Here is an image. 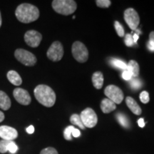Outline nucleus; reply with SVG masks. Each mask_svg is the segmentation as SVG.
I'll return each instance as SVG.
<instances>
[{"instance_id":"c85d7f7f","label":"nucleus","mask_w":154,"mask_h":154,"mask_svg":"<svg viewBox=\"0 0 154 154\" xmlns=\"http://www.w3.org/2000/svg\"><path fill=\"white\" fill-rule=\"evenodd\" d=\"M40 154H59L57 150L54 148L52 147H48L42 150L40 152Z\"/></svg>"},{"instance_id":"e433bc0d","label":"nucleus","mask_w":154,"mask_h":154,"mask_svg":"<svg viewBox=\"0 0 154 154\" xmlns=\"http://www.w3.org/2000/svg\"><path fill=\"white\" fill-rule=\"evenodd\" d=\"M149 40H151L154 42V32H151L149 34Z\"/></svg>"},{"instance_id":"6ab92c4d","label":"nucleus","mask_w":154,"mask_h":154,"mask_svg":"<svg viewBox=\"0 0 154 154\" xmlns=\"http://www.w3.org/2000/svg\"><path fill=\"white\" fill-rule=\"evenodd\" d=\"M126 70L129 71L131 73L133 78H136L139 75L140 68L138 63L134 60H131L127 64V68Z\"/></svg>"},{"instance_id":"f257e3e1","label":"nucleus","mask_w":154,"mask_h":154,"mask_svg":"<svg viewBox=\"0 0 154 154\" xmlns=\"http://www.w3.org/2000/svg\"><path fill=\"white\" fill-rule=\"evenodd\" d=\"M15 15L19 22L28 24L37 20L39 17V10L33 5L24 3L17 7Z\"/></svg>"},{"instance_id":"dca6fc26","label":"nucleus","mask_w":154,"mask_h":154,"mask_svg":"<svg viewBox=\"0 0 154 154\" xmlns=\"http://www.w3.org/2000/svg\"><path fill=\"white\" fill-rule=\"evenodd\" d=\"M92 83L96 89H101L103 85V75L101 72H96L92 75Z\"/></svg>"},{"instance_id":"ddd939ff","label":"nucleus","mask_w":154,"mask_h":154,"mask_svg":"<svg viewBox=\"0 0 154 154\" xmlns=\"http://www.w3.org/2000/svg\"><path fill=\"white\" fill-rule=\"evenodd\" d=\"M18 151V146L13 140H0V153H5L9 151L11 153H15Z\"/></svg>"},{"instance_id":"4c0bfd02","label":"nucleus","mask_w":154,"mask_h":154,"mask_svg":"<svg viewBox=\"0 0 154 154\" xmlns=\"http://www.w3.org/2000/svg\"><path fill=\"white\" fill-rule=\"evenodd\" d=\"M2 15H1V12H0V27H1L2 26Z\"/></svg>"},{"instance_id":"4be33fe9","label":"nucleus","mask_w":154,"mask_h":154,"mask_svg":"<svg viewBox=\"0 0 154 154\" xmlns=\"http://www.w3.org/2000/svg\"><path fill=\"white\" fill-rule=\"evenodd\" d=\"M111 63L112 66L116 67V68L124 69V70H126L127 68L126 63H125L124 61L120 60V59H111Z\"/></svg>"},{"instance_id":"0eeeda50","label":"nucleus","mask_w":154,"mask_h":154,"mask_svg":"<svg viewBox=\"0 0 154 154\" xmlns=\"http://www.w3.org/2000/svg\"><path fill=\"white\" fill-rule=\"evenodd\" d=\"M105 95L108 99L114 102L116 104H119L124 100V93L122 90L115 85H109L104 90Z\"/></svg>"},{"instance_id":"1a4fd4ad","label":"nucleus","mask_w":154,"mask_h":154,"mask_svg":"<svg viewBox=\"0 0 154 154\" xmlns=\"http://www.w3.org/2000/svg\"><path fill=\"white\" fill-rule=\"evenodd\" d=\"M47 56L52 61H59L63 56V47L61 42H54L48 49Z\"/></svg>"},{"instance_id":"c9c22d12","label":"nucleus","mask_w":154,"mask_h":154,"mask_svg":"<svg viewBox=\"0 0 154 154\" xmlns=\"http://www.w3.org/2000/svg\"><path fill=\"white\" fill-rule=\"evenodd\" d=\"M5 120V114L2 111H0V123L2 122Z\"/></svg>"},{"instance_id":"4468645a","label":"nucleus","mask_w":154,"mask_h":154,"mask_svg":"<svg viewBox=\"0 0 154 154\" xmlns=\"http://www.w3.org/2000/svg\"><path fill=\"white\" fill-rule=\"evenodd\" d=\"M100 106H101V111L104 113H109L112 112L113 111L116 110V106L114 102L109 99L108 98L102 100Z\"/></svg>"},{"instance_id":"393cba45","label":"nucleus","mask_w":154,"mask_h":154,"mask_svg":"<svg viewBox=\"0 0 154 154\" xmlns=\"http://www.w3.org/2000/svg\"><path fill=\"white\" fill-rule=\"evenodd\" d=\"M96 5L101 8H108L111 5V2L110 0H97L96 1Z\"/></svg>"},{"instance_id":"9b49d317","label":"nucleus","mask_w":154,"mask_h":154,"mask_svg":"<svg viewBox=\"0 0 154 154\" xmlns=\"http://www.w3.org/2000/svg\"><path fill=\"white\" fill-rule=\"evenodd\" d=\"M13 96L16 101L22 105L27 106L30 104L31 101H32V98H31L29 92L24 88H15L13 91Z\"/></svg>"},{"instance_id":"7ed1b4c3","label":"nucleus","mask_w":154,"mask_h":154,"mask_svg":"<svg viewBox=\"0 0 154 154\" xmlns=\"http://www.w3.org/2000/svg\"><path fill=\"white\" fill-rule=\"evenodd\" d=\"M51 5L56 12L65 16L74 13L77 8L76 2L73 0H54Z\"/></svg>"},{"instance_id":"f8f14e48","label":"nucleus","mask_w":154,"mask_h":154,"mask_svg":"<svg viewBox=\"0 0 154 154\" xmlns=\"http://www.w3.org/2000/svg\"><path fill=\"white\" fill-rule=\"evenodd\" d=\"M18 137V132L15 128L8 126H0V138L2 140H13Z\"/></svg>"},{"instance_id":"2f4dec72","label":"nucleus","mask_w":154,"mask_h":154,"mask_svg":"<svg viewBox=\"0 0 154 154\" xmlns=\"http://www.w3.org/2000/svg\"><path fill=\"white\" fill-rule=\"evenodd\" d=\"M81 135V133L79 131V129H76V128H74L72 131V136H74L75 138H77V137H79Z\"/></svg>"},{"instance_id":"72a5a7b5","label":"nucleus","mask_w":154,"mask_h":154,"mask_svg":"<svg viewBox=\"0 0 154 154\" xmlns=\"http://www.w3.org/2000/svg\"><path fill=\"white\" fill-rule=\"evenodd\" d=\"M26 132L29 134H33L34 132V127L33 126H29L27 128H26Z\"/></svg>"},{"instance_id":"c756f323","label":"nucleus","mask_w":154,"mask_h":154,"mask_svg":"<svg viewBox=\"0 0 154 154\" xmlns=\"http://www.w3.org/2000/svg\"><path fill=\"white\" fill-rule=\"evenodd\" d=\"M122 78L124 79V80L129 81L133 78V76L131 73L129 71L124 70V72L122 73Z\"/></svg>"},{"instance_id":"2eb2a0df","label":"nucleus","mask_w":154,"mask_h":154,"mask_svg":"<svg viewBox=\"0 0 154 154\" xmlns=\"http://www.w3.org/2000/svg\"><path fill=\"white\" fill-rule=\"evenodd\" d=\"M126 103L127 106L129 108V109L132 111L134 114L136 115H140L141 114L142 110L139 106V105L138 104L137 102L133 99L131 96H128L126 99Z\"/></svg>"},{"instance_id":"a878e982","label":"nucleus","mask_w":154,"mask_h":154,"mask_svg":"<svg viewBox=\"0 0 154 154\" xmlns=\"http://www.w3.org/2000/svg\"><path fill=\"white\" fill-rule=\"evenodd\" d=\"M74 128V127L72 126L66 127V129L64 130V132H63V136H64L65 139H66L67 140H72V133Z\"/></svg>"},{"instance_id":"aec40b11","label":"nucleus","mask_w":154,"mask_h":154,"mask_svg":"<svg viewBox=\"0 0 154 154\" xmlns=\"http://www.w3.org/2000/svg\"><path fill=\"white\" fill-rule=\"evenodd\" d=\"M116 118L119 124L122 126H124V128H127L129 127V121H128V118L124 114L121 113H118L116 114Z\"/></svg>"},{"instance_id":"7c9ffc66","label":"nucleus","mask_w":154,"mask_h":154,"mask_svg":"<svg viewBox=\"0 0 154 154\" xmlns=\"http://www.w3.org/2000/svg\"><path fill=\"white\" fill-rule=\"evenodd\" d=\"M147 48L149 49V51L154 52V42L151 40H149L147 43Z\"/></svg>"},{"instance_id":"473e14b6","label":"nucleus","mask_w":154,"mask_h":154,"mask_svg":"<svg viewBox=\"0 0 154 154\" xmlns=\"http://www.w3.org/2000/svg\"><path fill=\"white\" fill-rule=\"evenodd\" d=\"M138 126H139L140 128H143L144 126H145V122H144V120L143 119H140L138 120Z\"/></svg>"},{"instance_id":"6e6552de","label":"nucleus","mask_w":154,"mask_h":154,"mask_svg":"<svg viewBox=\"0 0 154 154\" xmlns=\"http://www.w3.org/2000/svg\"><path fill=\"white\" fill-rule=\"evenodd\" d=\"M125 22L133 31L137 29L140 23V17L137 11L133 8H128L124 11Z\"/></svg>"},{"instance_id":"20e7f679","label":"nucleus","mask_w":154,"mask_h":154,"mask_svg":"<svg viewBox=\"0 0 154 154\" xmlns=\"http://www.w3.org/2000/svg\"><path fill=\"white\" fill-rule=\"evenodd\" d=\"M73 57L79 63H84L88 59V51L87 48L81 42H75L72 47Z\"/></svg>"},{"instance_id":"a211bd4d","label":"nucleus","mask_w":154,"mask_h":154,"mask_svg":"<svg viewBox=\"0 0 154 154\" xmlns=\"http://www.w3.org/2000/svg\"><path fill=\"white\" fill-rule=\"evenodd\" d=\"M7 79L9 81V82L11 83L14 86H19L22 84V79L19 74L15 71L11 70L7 73Z\"/></svg>"},{"instance_id":"423d86ee","label":"nucleus","mask_w":154,"mask_h":154,"mask_svg":"<svg viewBox=\"0 0 154 154\" xmlns=\"http://www.w3.org/2000/svg\"><path fill=\"white\" fill-rule=\"evenodd\" d=\"M80 117L84 126L87 128H93L98 122L97 115L91 108H86L82 111Z\"/></svg>"},{"instance_id":"39448f33","label":"nucleus","mask_w":154,"mask_h":154,"mask_svg":"<svg viewBox=\"0 0 154 154\" xmlns=\"http://www.w3.org/2000/svg\"><path fill=\"white\" fill-rule=\"evenodd\" d=\"M14 56L19 62L27 66H34L37 61L35 55L23 49H17L14 52Z\"/></svg>"},{"instance_id":"bb28decb","label":"nucleus","mask_w":154,"mask_h":154,"mask_svg":"<svg viewBox=\"0 0 154 154\" xmlns=\"http://www.w3.org/2000/svg\"><path fill=\"white\" fill-rule=\"evenodd\" d=\"M140 100L143 103H147L150 101L149 94L147 91H143L140 94Z\"/></svg>"},{"instance_id":"f3484780","label":"nucleus","mask_w":154,"mask_h":154,"mask_svg":"<svg viewBox=\"0 0 154 154\" xmlns=\"http://www.w3.org/2000/svg\"><path fill=\"white\" fill-rule=\"evenodd\" d=\"M11 107V100L5 92L0 91V109L7 111Z\"/></svg>"},{"instance_id":"f03ea898","label":"nucleus","mask_w":154,"mask_h":154,"mask_svg":"<svg viewBox=\"0 0 154 154\" xmlns=\"http://www.w3.org/2000/svg\"><path fill=\"white\" fill-rule=\"evenodd\" d=\"M34 96L42 105L52 107L56 102V94L49 86L40 84L34 88Z\"/></svg>"},{"instance_id":"412c9836","label":"nucleus","mask_w":154,"mask_h":154,"mask_svg":"<svg viewBox=\"0 0 154 154\" xmlns=\"http://www.w3.org/2000/svg\"><path fill=\"white\" fill-rule=\"evenodd\" d=\"M70 121L72 124H73L74 125H76V126L80 127L82 129H84V128H85V126H84V124H83L82 119H81V117L79 115L76 114V113L72 115V116L70 117Z\"/></svg>"},{"instance_id":"5701e85b","label":"nucleus","mask_w":154,"mask_h":154,"mask_svg":"<svg viewBox=\"0 0 154 154\" xmlns=\"http://www.w3.org/2000/svg\"><path fill=\"white\" fill-rule=\"evenodd\" d=\"M130 81V85L131 86L132 88L137 90L140 89V88H141L142 82L139 79L137 78V77H136V78H132Z\"/></svg>"},{"instance_id":"f704fd0d","label":"nucleus","mask_w":154,"mask_h":154,"mask_svg":"<svg viewBox=\"0 0 154 154\" xmlns=\"http://www.w3.org/2000/svg\"><path fill=\"white\" fill-rule=\"evenodd\" d=\"M133 38H134V43L136 44V42H137L138 38H139V36H138V34H134V35H133Z\"/></svg>"},{"instance_id":"cd10ccee","label":"nucleus","mask_w":154,"mask_h":154,"mask_svg":"<svg viewBox=\"0 0 154 154\" xmlns=\"http://www.w3.org/2000/svg\"><path fill=\"white\" fill-rule=\"evenodd\" d=\"M125 44L127 46V47H132L134 45V38H133V36L131 34H127L125 36Z\"/></svg>"},{"instance_id":"b1692460","label":"nucleus","mask_w":154,"mask_h":154,"mask_svg":"<svg viewBox=\"0 0 154 154\" xmlns=\"http://www.w3.org/2000/svg\"><path fill=\"white\" fill-rule=\"evenodd\" d=\"M114 27L116 31L117 34H118L120 37H123V36L125 35L124 27H123L122 25H121L118 21H115Z\"/></svg>"},{"instance_id":"9d476101","label":"nucleus","mask_w":154,"mask_h":154,"mask_svg":"<svg viewBox=\"0 0 154 154\" xmlns=\"http://www.w3.org/2000/svg\"><path fill=\"white\" fill-rule=\"evenodd\" d=\"M42 40V35L35 30H29L24 34V41L31 47H38Z\"/></svg>"}]
</instances>
